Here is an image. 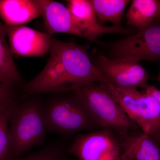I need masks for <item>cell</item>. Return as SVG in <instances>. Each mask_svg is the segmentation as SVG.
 <instances>
[{"mask_svg":"<svg viewBox=\"0 0 160 160\" xmlns=\"http://www.w3.org/2000/svg\"><path fill=\"white\" fill-rule=\"evenodd\" d=\"M49 52L44 69L25 86L26 94L74 92L90 83L109 84L83 46L51 37Z\"/></svg>","mask_w":160,"mask_h":160,"instance_id":"1","label":"cell"},{"mask_svg":"<svg viewBox=\"0 0 160 160\" xmlns=\"http://www.w3.org/2000/svg\"><path fill=\"white\" fill-rule=\"evenodd\" d=\"M100 129H108L124 137L138 127L128 117L103 83H92L73 92Z\"/></svg>","mask_w":160,"mask_h":160,"instance_id":"2","label":"cell"},{"mask_svg":"<svg viewBox=\"0 0 160 160\" xmlns=\"http://www.w3.org/2000/svg\"><path fill=\"white\" fill-rule=\"evenodd\" d=\"M43 104L31 99L13 104L9 118V135L12 158H18L35 146L42 144L46 131Z\"/></svg>","mask_w":160,"mask_h":160,"instance_id":"3","label":"cell"},{"mask_svg":"<svg viewBox=\"0 0 160 160\" xmlns=\"http://www.w3.org/2000/svg\"><path fill=\"white\" fill-rule=\"evenodd\" d=\"M128 117L160 145V104L153 96L138 89L105 84Z\"/></svg>","mask_w":160,"mask_h":160,"instance_id":"4","label":"cell"},{"mask_svg":"<svg viewBox=\"0 0 160 160\" xmlns=\"http://www.w3.org/2000/svg\"><path fill=\"white\" fill-rule=\"evenodd\" d=\"M43 117L46 131L52 133L70 135L98 128L86 109L73 95L43 104Z\"/></svg>","mask_w":160,"mask_h":160,"instance_id":"5","label":"cell"},{"mask_svg":"<svg viewBox=\"0 0 160 160\" xmlns=\"http://www.w3.org/2000/svg\"><path fill=\"white\" fill-rule=\"evenodd\" d=\"M68 151L78 160H123L121 142L108 129L78 135Z\"/></svg>","mask_w":160,"mask_h":160,"instance_id":"6","label":"cell"},{"mask_svg":"<svg viewBox=\"0 0 160 160\" xmlns=\"http://www.w3.org/2000/svg\"><path fill=\"white\" fill-rule=\"evenodd\" d=\"M112 52L116 58H124L138 62L160 60V22L154 20L137 32L114 43Z\"/></svg>","mask_w":160,"mask_h":160,"instance_id":"7","label":"cell"},{"mask_svg":"<svg viewBox=\"0 0 160 160\" xmlns=\"http://www.w3.org/2000/svg\"><path fill=\"white\" fill-rule=\"evenodd\" d=\"M96 66L107 78L109 84L118 87L146 89L149 86V74L137 62L124 58L112 59L100 56Z\"/></svg>","mask_w":160,"mask_h":160,"instance_id":"8","label":"cell"},{"mask_svg":"<svg viewBox=\"0 0 160 160\" xmlns=\"http://www.w3.org/2000/svg\"><path fill=\"white\" fill-rule=\"evenodd\" d=\"M12 53L26 57H42L50 51L51 36L30 27L4 25Z\"/></svg>","mask_w":160,"mask_h":160,"instance_id":"9","label":"cell"},{"mask_svg":"<svg viewBox=\"0 0 160 160\" xmlns=\"http://www.w3.org/2000/svg\"><path fill=\"white\" fill-rule=\"evenodd\" d=\"M68 8L72 19L85 35L86 39L94 41L104 34H128L130 29L122 26H106L100 24L90 0H69Z\"/></svg>","mask_w":160,"mask_h":160,"instance_id":"10","label":"cell"},{"mask_svg":"<svg viewBox=\"0 0 160 160\" xmlns=\"http://www.w3.org/2000/svg\"><path fill=\"white\" fill-rule=\"evenodd\" d=\"M48 34L66 33L86 39L85 34L75 23L67 7L51 0H36Z\"/></svg>","mask_w":160,"mask_h":160,"instance_id":"11","label":"cell"},{"mask_svg":"<svg viewBox=\"0 0 160 160\" xmlns=\"http://www.w3.org/2000/svg\"><path fill=\"white\" fill-rule=\"evenodd\" d=\"M121 144L123 160H160L159 144L143 132L123 137Z\"/></svg>","mask_w":160,"mask_h":160,"instance_id":"12","label":"cell"},{"mask_svg":"<svg viewBox=\"0 0 160 160\" xmlns=\"http://www.w3.org/2000/svg\"><path fill=\"white\" fill-rule=\"evenodd\" d=\"M41 16L36 0H0V17L7 26H21Z\"/></svg>","mask_w":160,"mask_h":160,"instance_id":"13","label":"cell"},{"mask_svg":"<svg viewBox=\"0 0 160 160\" xmlns=\"http://www.w3.org/2000/svg\"><path fill=\"white\" fill-rule=\"evenodd\" d=\"M160 17V1L133 0L126 13V22L129 26L142 30Z\"/></svg>","mask_w":160,"mask_h":160,"instance_id":"14","label":"cell"},{"mask_svg":"<svg viewBox=\"0 0 160 160\" xmlns=\"http://www.w3.org/2000/svg\"><path fill=\"white\" fill-rule=\"evenodd\" d=\"M5 26L0 22V84L14 88L22 82L12 53L6 41Z\"/></svg>","mask_w":160,"mask_h":160,"instance_id":"15","label":"cell"},{"mask_svg":"<svg viewBox=\"0 0 160 160\" xmlns=\"http://www.w3.org/2000/svg\"><path fill=\"white\" fill-rule=\"evenodd\" d=\"M100 24L110 22L114 26H122L121 20L129 0H90Z\"/></svg>","mask_w":160,"mask_h":160,"instance_id":"16","label":"cell"},{"mask_svg":"<svg viewBox=\"0 0 160 160\" xmlns=\"http://www.w3.org/2000/svg\"><path fill=\"white\" fill-rule=\"evenodd\" d=\"M14 104L0 109V160H10L12 158L9 139V118Z\"/></svg>","mask_w":160,"mask_h":160,"instance_id":"17","label":"cell"},{"mask_svg":"<svg viewBox=\"0 0 160 160\" xmlns=\"http://www.w3.org/2000/svg\"><path fill=\"white\" fill-rule=\"evenodd\" d=\"M64 152L60 146L52 145L44 147L38 151L14 160H62Z\"/></svg>","mask_w":160,"mask_h":160,"instance_id":"18","label":"cell"},{"mask_svg":"<svg viewBox=\"0 0 160 160\" xmlns=\"http://www.w3.org/2000/svg\"><path fill=\"white\" fill-rule=\"evenodd\" d=\"M13 89L6 85L0 86V109L11 106L16 102Z\"/></svg>","mask_w":160,"mask_h":160,"instance_id":"19","label":"cell"},{"mask_svg":"<svg viewBox=\"0 0 160 160\" xmlns=\"http://www.w3.org/2000/svg\"><path fill=\"white\" fill-rule=\"evenodd\" d=\"M145 92L153 96L159 102L160 104V90L157 88L155 86H150L146 89Z\"/></svg>","mask_w":160,"mask_h":160,"instance_id":"20","label":"cell"},{"mask_svg":"<svg viewBox=\"0 0 160 160\" xmlns=\"http://www.w3.org/2000/svg\"><path fill=\"white\" fill-rule=\"evenodd\" d=\"M158 81H159L160 82V70L159 72V73L158 77Z\"/></svg>","mask_w":160,"mask_h":160,"instance_id":"21","label":"cell"},{"mask_svg":"<svg viewBox=\"0 0 160 160\" xmlns=\"http://www.w3.org/2000/svg\"><path fill=\"white\" fill-rule=\"evenodd\" d=\"M156 20H158V21H159V22H160V17L159 18H158V19H157Z\"/></svg>","mask_w":160,"mask_h":160,"instance_id":"22","label":"cell"},{"mask_svg":"<svg viewBox=\"0 0 160 160\" xmlns=\"http://www.w3.org/2000/svg\"><path fill=\"white\" fill-rule=\"evenodd\" d=\"M2 85V84H0V86H1V85Z\"/></svg>","mask_w":160,"mask_h":160,"instance_id":"23","label":"cell"},{"mask_svg":"<svg viewBox=\"0 0 160 160\" xmlns=\"http://www.w3.org/2000/svg\"><path fill=\"white\" fill-rule=\"evenodd\" d=\"M64 160V159H63V160Z\"/></svg>","mask_w":160,"mask_h":160,"instance_id":"24","label":"cell"},{"mask_svg":"<svg viewBox=\"0 0 160 160\" xmlns=\"http://www.w3.org/2000/svg\"></svg>","mask_w":160,"mask_h":160,"instance_id":"25","label":"cell"}]
</instances>
